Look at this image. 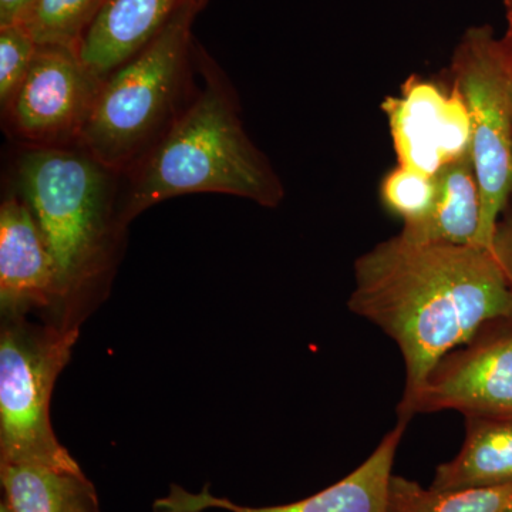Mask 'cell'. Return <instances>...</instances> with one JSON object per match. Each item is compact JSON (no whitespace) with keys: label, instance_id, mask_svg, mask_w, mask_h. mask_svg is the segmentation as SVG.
Here are the masks:
<instances>
[{"label":"cell","instance_id":"obj_1","mask_svg":"<svg viewBox=\"0 0 512 512\" xmlns=\"http://www.w3.org/2000/svg\"><path fill=\"white\" fill-rule=\"evenodd\" d=\"M349 311L396 343L404 363L397 417L407 421L441 357L497 319H512V289L491 249L421 244L396 235L355 262Z\"/></svg>","mask_w":512,"mask_h":512},{"label":"cell","instance_id":"obj_2","mask_svg":"<svg viewBox=\"0 0 512 512\" xmlns=\"http://www.w3.org/2000/svg\"><path fill=\"white\" fill-rule=\"evenodd\" d=\"M119 173L80 147H22L13 188L39 225L55 261V318L80 328L109 292L127 225L121 218Z\"/></svg>","mask_w":512,"mask_h":512},{"label":"cell","instance_id":"obj_3","mask_svg":"<svg viewBox=\"0 0 512 512\" xmlns=\"http://www.w3.org/2000/svg\"><path fill=\"white\" fill-rule=\"evenodd\" d=\"M195 64L201 90L146 156L121 175L127 178L120 195L127 227L141 212L181 195H232L266 208L284 200L281 178L245 131L231 83L198 43Z\"/></svg>","mask_w":512,"mask_h":512},{"label":"cell","instance_id":"obj_4","mask_svg":"<svg viewBox=\"0 0 512 512\" xmlns=\"http://www.w3.org/2000/svg\"><path fill=\"white\" fill-rule=\"evenodd\" d=\"M208 0H192L136 56L103 80L79 146L124 175L164 136L195 92L192 25Z\"/></svg>","mask_w":512,"mask_h":512},{"label":"cell","instance_id":"obj_5","mask_svg":"<svg viewBox=\"0 0 512 512\" xmlns=\"http://www.w3.org/2000/svg\"><path fill=\"white\" fill-rule=\"evenodd\" d=\"M79 333L53 319L2 318L0 464L82 471L57 440L50 417L56 380L72 359Z\"/></svg>","mask_w":512,"mask_h":512},{"label":"cell","instance_id":"obj_6","mask_svg":"<svg viewBox=\"0 0 512 512\" xmlns=\"http://www.w3.org/2000/svg\"><path fill=\"white\" fill-rule=\"evenodd\" d=\"M453 86L466 104L471 158L481 191L478 244L491 249L512 197V64L491 26H473L451 57Z\"/></svg>","mask_w":512,"mask_h":512},{"label":"cell","instance_id":"obj_7","mask_svg":"<svg viewBox=\"0 0 512 512\" xmlns=\"http://www.w3.org/2000/svg\"><path fill=\"white\" fill-rule=\"evenodd\" d=\"M103 80L67 47L39 46L28 74L2 109L23 147H77Z\"/></svg>","mask_w":512,"mask_h":512},{"label":"cell","instance_id":"obj_8","mask_svg":"<svg viewBox=\"0 0 512 512\" xmlns=\"http://www.w3.org/2000/svg\"><path fill=\"white\" fill-rule=\"evenodd\" d=\"M446 410L464 417L512 416V319L485 323L467 343L441 357L407 421Z\"/></svg>","mask_w":512,"mask_h":512},{"label":"cell","instance_id":"obj_9","mask_svg":"<svg viewBox=\"0 0 512 512\" xmlns=\"http://www.w3.org/2000/svg\"><path fill=\"white\" fill-rule=\"evenodd\" d=\"M389 117L399 165L434 175L443 165L471 154V126L466 104L453 86L412 77L402 94L383 103Z\"/></svg>","mask_w":512,"mask_h":512},{"label":"cell","instance_id":"obj_10","mask_svg":"<svg viewBox=\"0 0 512 512\" xmlns=\"http://www.w3.org/2000/svg\"><path fill=\"white\" fill-rule=\"evenodd\" d=\"M407 424L399 421L379 446L355 471L325 490L284 505L244 507L215 497L208 487L200 493H188L180 485H171L170 493L158 498L154 512H204L217 508L229 512H390V483L394 460Z\"/></svg>","mask_w":512,"mask_h":512},{"label":"cell","instance_id":"obj_11","mask_svg":"<svg viewBox=\"0 0 512 512\" xmlns=\"http://www.w3.org/2000/svg\"><path fill=\"white\" fill-rule=\"evenodd\" d=\"M59 284L55 261L26 201L9 187L0 204V312L22 318L46 311L55 318Z\"/></svg>","mask_w":512,"mask_h":512},{"label":"cell","instance_id":"obj_12","mask_svg":"<svg viewBox=\"0 0 512 512\" xmlns=\"http://www.w3.org/2000/svg\"><path fill=\"white\" fill-rule=\"evenodd\" d=\"M192 0H106L84 36L79 56L104 80L136 56Z\"/></svg>","mask_w":512,"mask_h":512},{"label":"cell","instance_id":"obj_13","mask_svg":"<svg viewBox=\"0 0 512 512\" xmlns=\"http://www.w3.org/2000/svg\"><path fill=\"white\" fill-rule=\"evenodd\" d=\"M436 194L423 220L403 225L404 238L421 244L480 245L481 191L471 154L434 174Z\"/></svg>","mask_w":512,"mask_h":512},{"label":"cell","instance_id":"obj_14","mask_svg":"<svg viewBox=\"0 0 512 512\" xmlns=\"http://www.w3.org/2000/svg\"><path fill=\"white\" fill-rule=\"evenodd\" d=\"M512 485V416L466 417L457 456L440 464L431 487L467 490Z\"/></svg>","mask_w":512,"mask_h":512},{"label":"cell","instance_id":"obj_15","mask_svg":"<svg viewBox=\"0 0 512 512\" xmlns=\"http://www.w3.org/2000/svg\"><path fill=\"white\" fill-rule=\"evenodd\" d=\"M8 512H100L99 495L82 471L0 464Z\"/></svg>","mask_w":512,"mask_h":512},{"label":"cell","instance_id":"obj_16","mask_svg":"<svg viewBox=\"0 0 512 512\" xmlns=\"http://www.w3.org/2000/svg\"><path fill=\"white\" fill-rule=\"evenodd\" d=\"M389 505L390 512H507L512 505V485L436 490L393 476Z\"/></svg>","mask_w":512,"mask_h":512},{"label":"cell","instance_id":"obj_17","mask_svg":"<svg viewBox=\"0 0 512 512\" xmlns=\"http://www.w3.org/2000/svg\"><path fill=\"white\" fill-rule=\"evenodd\" d=\"M106 0H36L18 25L28 30L37 46L77 50Z\"/></svg>","mask_w":512,"mask_h":512},{"label":"cell","instance_id":"obj_18","mask_svg":"<svg viewBox=\"0 0 512 512\" xmlns=\"http://www.w3.org/2000/svg\"><path fill=\"white\" fill-rule=\"evenodd\" d=\"M434 194V175L419 173L402 165L390 171L382 183L383 204L402 218L404 225L414 224L429 214Z\"/></svg>","mask_w":512,"mask_h":512},{"label":"cell","instance_id":"obj_19","mask_svg":"<svg viewBox=\"0 0 512 512\" xmlns=\"http://www.w3.org/2000/svg\"><path fill=\"white\" fill-rule=\"evenodd\" d=\"M37 43L22 25L0 28V106L19 89L37 52Z\"/></svg>","mask_w":512,"mask_h":512},{"label":"cell","instance_id":"obj_20","mask_svg":"<svg viewBox=\"0 0 512 512\" xmlns=\"http://www.w3.org/2000/svg\"><path fill=\"white\" fill-rule=\"evenodd\" d=\"M491 251L512 289V204L508 205L498 221L491 242Z\"/></svg>","mask_w":512,"mask_h":512},{"label":"cell","instance_id":"obj_21","mask_svg":"<svg viewBox=\"0 0 512 512\" xmlns=\"http://www.w3.org/2000/svg\"><path fill=\"white\" fill-rule=\"evenodd\" d=\"M36 0H0V28L18 25L28 15Z\"/></svg>","mask_w":512,"mask_h":512},{"label":"cell","instance_id":"obj_22","mask_svg":"<svg viewBox=\"0 0 512 512\" xmlns=\"http://www.w3.org/2000/svg\"><path fill=\"white\" fill-rule=\"evenodd\" d=\"M501 45H503L505 53L512 64V25H508L507 32L501 37Z\"/></svg>","mask_w":512,"mask_h":512},{"label":"cell","instance_id":"obj_23","mask_svg":"<svg viewBox=\"0 0 512 512\" xmlns=\"http://www.w3.org/2000/svg\"><path fill=\"white\" fill-rule=\"evenodd\" d=\"M505 13H507L508 25H512V0H504Z\"/></svg>","mask_w":512,"mask_h":512},{"label":"cell","instance_id":"obj_24","mask_svg":"<svg viewBox=\"0 0 512 512\" xmlns=\"http://www.w3.org/2000/svg\"><path fill=\"white\" fill-rule=\"evenodd\" d=\"M0 512H8V510H6L5 505L0 504Z\"/></svg>","mask_w":512,"mask_h":512},{"label":"cell","instance_id":"obj_25","mask_svg":"<svg viewBox=\"0 0 512 512\" xmlns=\"http://www.w3.org/2000/svg\"><path fill=\"white\" fill-rule=\"evenodd\" d=\"M507 512H512V505H511V508H510V510H508Z\"/></svg>","mask_w":512,"mask_h":512}]
</instances>
